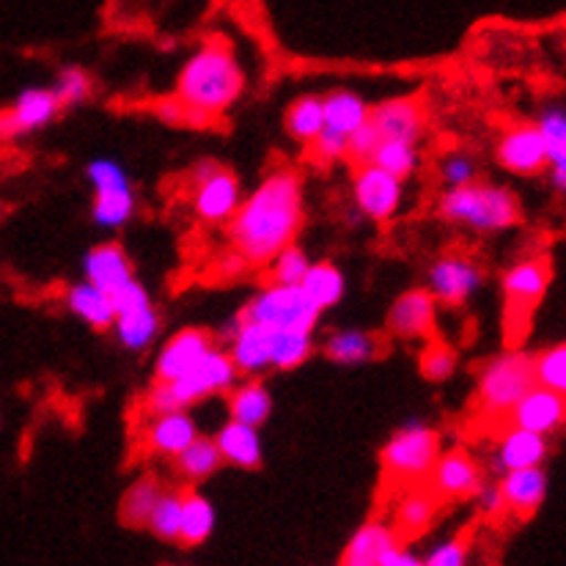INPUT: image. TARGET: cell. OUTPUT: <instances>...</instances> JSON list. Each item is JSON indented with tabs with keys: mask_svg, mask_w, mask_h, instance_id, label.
I'll return each instance as SVG.
<instances>
[{
	"mask_svg": "<svg viewBox=\"0 0 566 566\" xmlns=\"http://www.w3.org/2000/svg\"><path fill=\"white\" fill-rule=\"evenodd\" d=\"M564 394L542 388V385H531V388L520 396L517 405L509 410V416L503 418V427L531 429V432H539L545 434V438H551V434H556L558 429L564 427Z\"/></svg>",
	"mask_w": 566,
	"mask_h": 566,
	"instance_id": "obj_15",
	"label": "cell"
},
{
	"mask_svg": "<svg viewBox=\"0 0 566 566\" xmlns=\"http://www.w3.org/2000/svg\"><path fill=\"white\" fill-rule=\"evenodd\" d=\"M440 454V434L423 423L401 427L379 451L385 479L396 484H418L432 471Z\"/></svg>",
	"mask_w": 566,
	"mask_h": 566,
	"instance_id": "obj_8",
	"label": "cell"
},
{
	"mask_svg": "<svg viewBox=\"0 0 566 566\" xmlns=\"http://www.w3.org/2000/svg\"><path fill=\"white\" fill-rule=\"evenodd\" d=\"M468 553H471V542L468 536H454L449 542H440L438 547H432L427 558H421V564L427 566H462L468 562Z\"/></svg>",
	"mask_w": 566,
	"mask_h": 566,
	"instance_id": "obj_49",
	"label": "cell"
},
{
	"mask_svg": "<svg viewBox=\"0 0 566 566\" xmlns=\"http://www.w3.org/2000/svg\"><path fill=\"white\" fill-rule=\"evenodd\" d=\"M212 347V333L201 331V327H185L182 333H177V336L163 344L160 355L155 360V379L185 377Z\"/></svg>",
	"mask_w": 566,
	"mask_h": 566,
	"instance_id": "obj_19",
	"label": "cell"
},
{
	"mask_svg": "<svg viewBox=\"0 0 566 566\" xmlns=\"http://www.w3.org/2000/svg\"><path fill=\"white\" fill-rule=\"evenodd\" d=\"M399 539V534L394 531V525L382 523V520H371V523L360 525L358 531L353 534V539L347 542L342 553L344 566H377L382 553L388 547H394Z\"/></svg>",
	"mask_w": 566,
	"mask_h": 566,
	"instance_id": "obj_26",
	"label": "cell"
},
{
	"mask_svg": "<svg viewBox=\"0 0 566 566\" xmlns=\"http://www.w3.org/2000/svg\"><path fill=\"white\" fill-rule=\"evenodd\" d=\"M214 506L196 490H185L182 495V523H179V545L198 547L212 536Z\"/></svg>",
	"mask_w": 566,
	"mask_h": 566,
	"instance_id": "obj_34",
	"label": "cell"
},
{
	"mask_svg": "<svg viewBox=\"0 0 566 566\" xmlns=\"http://www.w3.org/2000/svg\"><path fill=\"white\" fill-rule=\"evenodd\" d=\"M155 113H157V118H163V122H168V124H192L190 111L177 99V96H166V99L157 102Z\"/></svg>",
	"mask_w": 566,
	"mask_h": 566,
	"instance_id": "obj_53",
	"label": "cell"
},
{
	"mask_svg": "<svg viewBox=\"0 0 566 566\" xmlns=\"http://www.w3.org/2000/svg\"><path fill=\"white\" fill-rule=\"evenodd\" d=\"M438 497L429 490H410L399 501L394 517V531L399 534L401 542L416 539L423 531H429V525L434 523V514H438Z\"/></svg>",
	"mask_w": 566,
	"mask_h": 566,
	"instance_id": "obj_33",
	"label": "cell"
},
{
	"mask_svg": "<svg viewBox=\"0 0 566 566\" xmlns=\"http://www.w3.org/2000/svg\"><path fill=\"white\" fill-rule=\"evenodd\" d=\"M322 311L311 303L300 283H270L242 308L240 319L273 327V331L314 333Z\"/></svg>",
	"mask_w": 566,
	"mask_h": 566,
	"instance_id": "obj_7",
	"label": "cell"
},
{
	"mask_svg": "<svg viewBox=\"0 0 566 566\" xmlns=\"http://www.w3.org/2000/svg\"><path fill=\"white\" fill-rule=\"evenodd\" d=\"M66 308L77 316L81 322H86L94 331L105 333L113 327L116 319V311H113L111 294L102 292L99 286H94L92 281H81L66 292Z\"/></svg>",
	"mask_w": 566,
	"mask_h": 566,
	"instance_id": "obj_28",
	"label": "cell"
},
{
	"mask_svg": "<svg viewBox=\"0 0 566 566\" xmlns=\"http://www.w3.org/2000/svg\"><path fill=\"white\" fill-rule=\"evenodd\" d=\"M534 382L566 396V344L547 347L534 358Z\"/></svg>",
	"mask_w": 566,
	"mask_h": 566,
	"instance_id": "obj_43",
	"label": "cell"
},
{
	"mask_svg": "<svg viewBox=\"0 0 566 566\" xmlns=\"http://www.w3.org/2000/svg\"><path fill=\"white\" fill-rule=\"evenodd\" d=\"M163 484L155 475H140L133 486H127L122 503H118V520L127 528H146L151 509H155L157 497H160Z\"/></svg>",
	"mask_w": 566,
	"mask_h": 566,
	"instance_id": "obj_36",
	"label": "cell"
},
{
	"mask_svg": "<svg viewBox=\"0 0 566 566\" xmlns=\"http://www.w3.org/2000/svg\"><path fill=\"white\" fill-rule=\"evenodd\" d=\"M237 379H240V371H237L229 349H220L214 344L185 377L155 379V385L144 396V410L149 416L190 410L192 405L209 399V396L226 394Z\"/></svg>",
	"mask_w": 566,
	"mask_h": 566,
	"instance_id": "obj_3",
	"label": "cell"
},
{
	"mask_svg": "<svg viewBox=\"0 0 566 566\" xmlns=\"http://www.w3.org/2000/svg\"><path fill=\"white\" fill-rule=\"evenodd\" d=\"M418 369H421V377L429 379V382H446L460 369V355L446 342H432L423 347Z\"/></svg>",
	"mask_w": 566,
	"mask_h": 566,
	"instance_id": "obj_42",
	"label": "cell"
},
{
	"mask_svg": "<svg viewBox=\"0 0 566 566\" xmlns=\"http://www.w3.org/2000/svg\"><path fill=\"white\" fill-rule=\"evenodd\" d=\"M355 207L364 218L375 223H388L396 218L405 201V182L394 174L382 171L375 163H360L353 177Z\"/></svg>",
	"mask_w": 566,
	"mask_h": 566,
	"instance_id": "obj_11",
	"label": "cell"
},
{
	"mask_svg": "<svg viewBox=\"0 0 566 566\" xmlns=\"http://www.w3.org/2000/svg\"><path fill=\"white\" fill-rule=\"evenodd\" d=\"M371 163L405 182V179H410L412 174L418 171L421 155H418V144H412V140L382 138L379 140L375 157H371Z\"/></svg>",
	"mask_w": 566,
	"mask_h": 566,
	"instance_id": "obj_41",
	"label": "cell"
},
{
	"mask_svg": "<svg viewBox=\"0 0 566 566\" xmlns=\"http://www.w3.org/2000/svg\"><path fill=\"white\" fill-rule=\"evenodd\" d=\"M229 355L237 371L245 377H259L270 371V349H273V327L245 322L237 316L229 327Z\"/></svg>",
	"mask_w": 566,
	"mask_h": 566,
	"instance_id": "obj_18",
	"label": "cell"
},
{
	"mask_svg": "<svg viewBox=\"0 0 566 566\" xmlns=\"http://www.w3.org/2000/svg\"><path fill=\"white\" fill-rule=\"evenodd\" d=\"M536 129L542 135V144L547 151V168H551L553 185L558 192L566 190V113L562 105L547 107L542 118L536 122Z\"/></svg>",
	"mask_w": 566,
	"mask_h": 566,
	"instance_id": "obj_31",
	"label": "cell"
},
{
	"mask_svg": "<svg viewBox=\"0 0 566 566\" xmlns=\"http://www.w3.org/2000/svg\"><path fill=\"white\" fill-rule=\"evenodd\" d=\"M264 268H270V283H300L308 273L311 259L303 248L292 242V245L281 248Z\"/></svg>",
	"mask_w": 566,
	"mask_h": 566,
	"instance_id": "obj_44",
	"label": "cell"
},
{
	"mask_svg": "<svg viewBox=\"0 0 566 566\" xmlns=\"http://www.w3.org/2000/svg\"><path fill=\"white\" fill-rule=\"evenodd\" d=\"M190 203L198 220L209 226H226L242 201V185L237 174L214 160H201L190 171Z\"/></svg>",
	"mask_w": 566,
	"mask_h": 566,
	"instance_id": "obj_9",
	"label": "cell"
},
{
	"mask_svg": "<svg viewBox=\"0 0 566 566\" xmlns=\"http://www.w3.org/2000/svg\"><path fill=\"white\" fill-rule=\"evenodd\" d=\"M438 327V300L429 289H407L394 300L388 311V333L405 342H421L432 338Z\"/></svg>",
	"mask_w": 566,
	"mask_h": 566,
	"instance_id": "obj_16",
	"label": "cell"
},
{
	"mask_svg": "<svg viewBox=\"0 0 566 566\" xmlns=\"http://www.w3.org/2000/svg\"><path fill=\"white\" fill-rule=\"evenodd\" d=\"M379 140H382V135H379L375 124L366 118L360 127H355L353 133L347 135V160H353L355 166H360V163H371Z\"/></svg>",
	"mask_w": 566,
	"mask_h": 566,
	"instance_id": "obj_48",
	"label": "cell"
},
{
	"mask_svg": "<svg viewBox=\"0 0 566 566\" xmlns=\"http://www.w3.org/2000/svg\"><path fill=\"white\" fill-rule=\"evenodd\" d=\"M149 418L151 421L144 432V446L149 454L174 460L185 446L198 438V427L188 410L160 412V416H149Z\"/></svg>",
	"mask_w": 566,
	"mask_h": 566,
	"instance_id": "obj_23",
	"label": "cell"
},
{
	"mask_svg": "<svg viewBox=\"0 0 566 566\" xmlns=\"http://www.w3.org/2000/svg\"><path fill=\"white\" fill-rule=\"evenodd\" d=\"M553 281V264L547 256H528L503 275V327L506 344H520L534 319L536 305Z\"/></svg>",
	"mask_w": 566,
	"mask_h": 566,
	"instance_id": "obj_6",
	"label": "cell"
},
{
	"mask_svg": "<svg viewBox=\"0 0 566 566\" xmlns=\"http://www.w3.org/2000/svg\"><path fill=\"white\" fill-rule=\"evenodd\" d=\"M245 92V75L234 50L223 39H209L185 61L177 77V96L190 111L196 127L220 118Z\"/></svg>",
	"mask_w": 566,
	"mask_h": 566,
	"instance_id": "obj_2",
	"label": "cell"
},
{
	"mask_svg": "<svg viewBox=\"0 0 566 566\" xmlns=\"http://www.w3.org/2000/svg\"><path fill=\"white\" fill-rule=\"evenodd\" d=\"M473 497H475V509H479L481 517L497 520L506 514V501H503L501 484H486V481H481L479 490L473 492Z\"/></svg>",
	"mask_w": 566,
	"mask_h": 566,
	"instance_id": "obj_51",
	"label": "cell"
},
{
	"mask_svg": "<svg viewBox=\"0 0 566 566\" xmlns=\"http://www.w3.org/2000/svg\"><path fill=\"white\" fill-rule=\"evenodd\" d=\"M369 122L375 124L382 138H399L418 144L423 135V107L412 96L385 99L377 107H369Z\"/></svg>",
	"mask_w": 566,
	"mask_h": 566,
	"instance_id": "obj_22",
	"label": "cell"
},
{
	"mask_svg": "<svg viewBox=\"0 0 566 566\" xmlns=\"http://www.w3.org/2000/svg\"><path fill=\"white\" fill-rule=\"evenodd\" d=\"M61 113L53 88H25L0 113V140H17L39 133Z\"/></svg>",
	"mask_w": 566,
	"mask_h": 566,
	"instance_id": "obj_14",
	"label": "cell"
},
{
	"mask_svg": "<svg viewBox=\"0 0 566 566\" xmlns=\"http://www.w3.org/2000/svg\"><path fill=\"white\" fill-rule=\"evenodd\" d=\"M289 138L297 140L300 146H308L325 127V113H322V96L305 94L289 105L286 118H283Z\"/></svg>",
	"mask_w": 566,
	"mask_h": 566,
	"instance_id": "obj_37",
	"label": "cell"
},
{
	"mask_svg": "<svg viewBox=\"0 0 566 566\" xmlns=\"http://www.w3.org/2000/svg\"><path fill=\"white\" fill-rule=\"evenodd\" d=\"M214 446H218L226 465H234L240 468V471H259L264 462V449H262V438H259V429L234 421V418L218 429V434H214Z\"/></svg>",
	"mask_w": 566,
	"mask_h": 566,
	"instance_id": "obj_24",
	"label": "cell"
},
{
	"mask_svg": "<svg viewBox=\"0 0 566 566\" xmlns=\"http://www.w3.org/2000/svg\"><path fill=\"white\" fill-rule=\"evenodd\" d=\"M547 454H551V443L545 434L531 432V429L520 427H503L501 438H497L495 449V471H517V468L545 465Z\"/></svg>",
	"mask_w": 566,
	"mask_h": 566,
	"instance_id": "obj_21",
	"label": "cell"
},
{
	"mask_svg": "<svg viewBox=\"0 0 566 566\" xmlns=\"http://www.w3.org/2000/svg\"><path fill=\"white\" fill-rule=\"evenodd\" d=\"M534 382V358L523 349H509L486 360L475 382V410L484 421L503 423L520 396Z\"/></svg>",
	"mask_w": 566,
	"mask_h": 566,
	"instance_id": "obj_5",
	"label": "cell"
},
{
	"mask_svg": "<svg viewBox=\"0 0 566 566\" xmlns=\"http://www.w3.org/2000/svg\"><path fill=\"white\" fill-rule=\"evenodd\" d=\"M427 481V490L438 501H465V497H473V492L479 490L484 473H481V465L473 460L471 451L451 449L446 454H438Z\"/></svg>",
	"mask_w": 566,
	"mask_h": 566,
	"instance_id": "obj_13",
	"label": "cell"
},
{
	"mask_svg": "<svg viewBox=\"0 0 566 566\" xmlns=\"http://www.w3.org/2000/svg\"><path fill=\"white\" fill-rule=\"evenodd\" d=\"M248 270H251V264H248L245 256H242V253H237L231 245H229V251H226L223 256H220L218 262H214V273H218L223 281L242 279V275H245Z\"/></svg>",
	"mask_w": 566,
	"mask_h": 566,
	"instance_id": "obj_52",
	"label": "cell"
},
{
	"mask_svg": "<svg viewBox=\"0 0 566 566\" xmlns=\"http://www.w3.org/2000/svg\"><path fill=\"white\" fill-rule=\"evenodd\" d=\"M379 353H382V342H379L375 333L358 331V327L333 333L325 342V358L342 366L369 364V360L379 358Z\"/></svg>",
	"mask_w": 566,
	"mask_h": 566,
	"instance_id": "obj_29",
	"label": "cell"
},
{
	"mask_svg": "<svg viewBox=\"0 0 566 566\" xmlns=\"http://www.w3.org/2000/svg\"><path fill=\"white\" fill-rule=\"evenodd\" d=\"M86 177L94 188V223L102 229H122L124 223H129L138 198H135L127 171L111 157H96L88 163Z\"/></svg>",
	"mask_w": 566,
	"mask_h": 566,
	"instance_id": "obj_10",
	"label": "cell"
},
{
	"mask_svg": "<svg viewBox=\"0 0 566 566\" xmlns=\"http://www.w3.org/2000/svg\"><path fill=\"white\" fill-rule=\"evenodd\" d=\"M111 300H113V311H116V316L129 314V311H138L144 308V305H151L149 292H146L144 283L138 279L127 281L122 289H116V292L111 294Z\"/></svg>",
	"mask_w": 566,
	"mask_h": 566,
	"instance_id": "obj_50",
	"label": "cell"
},
{
	"mask_svg": "<svg viewBox=\"0 0 566 566\" xmlns=\"http://www.w3.org/2000/svg\"><path fill=\"white\" fill-rule=\"evenodd\" d=\"M497 484L506 501V514H514L517 520L534 517L547 497V473L542 465L506 471Z\"/></svg>",
	"mask_w": 566,
	"mask_h": 566,
	"instance_id": "obj_20",
	"label": "cell"
},
{
	"mask_svg": "<svg viewBox=\"0 0 566 566\" xmlns=\"http://www.w3.org/2000/svg\"><path fill=\"white\" fill-rule=\"evenodd\" d=\"M497 163L517 177H536L547 171V151L536 124H514L497 140Z\"/></svg>",
	"mask_w": 566,
	"mask_h": 566,
	"instance_id": "obj_17",
	"label": "cell"
},
{
	"mask_svg": "<svg viewBox=\"0 0 566 566\" xmlns=\"http://www.w3.org/2000/svg\"><path fill=\"white\" fill-rule=\"evenodd\" d=\"M182 495L185 490L177 486H163L160 497H157L155 509H151L149 520H146V531L157 536L160 542H179V523H182Z\"/></svg>",
	"mask_w": 566,
	"mask_h": 566,
	"instance_id": "obj_39",
	"label": "cell"
},
{
	"mask_svg": "<svg viewBox=\"0 0 566 566\" xmlns=\"http://www.w3.org/2000/svg\"><path fill=\"white\" fill-rule=\"evenodd\" d=\"M303 229V179L292 168L270 171L226 223L229 245L251 268H264Z\"/></svg>",
	"mask_w": 566,
	"mask_h": 566,
	"instance_id": "obj_1",
	"label": "cell"
},
{
	"mask_svg": "<svg viewBox=\"0 0 566 566\" xmlns=\"http://www.w3.org/2000/svg\"><path fill=\"white\" fill-rule=\"evenodd\" d=\"M226 394H229V416L234 421L262 429L273 416V394L262 379L253 377L245 382H234Z\"/></svg>",
	"mask_w": 566,
	"mask_h": 566,
	"instance_id": "obj_27",
	"label": "cell"
},
{
	"mask_svg": "<svg viewBox=\"0 0 566 566\" xmlns=\"http://www.w3.org/2000/svg\"><path fill=\"white\" fill-rule=\"evenodd\" d=\"M311 355H314V333L273 331V349H270V369L273 371L297 369Z\"/></svg>",
	"mask_w": 566,
	"mask_h": 566,
	"instance_id": "obj_40",
	"label": "cell"
},
{
	"mask_svg": "<svg viewBox=\"0 0 566 566\" xmlns=\"http://www.w3.org/2000/svg\"><path fill=\"white\" fill-rule=\"evenodd\" d=\"M438 209L449 223L465 226L475 234H497L520 223L517 196L509 188L479 179L460 188H446Z\"/></svg>",
	"mask_w": 566,
	"mask_h": 566,
	"instance_id": "obj_4",
	"label": "cell"
},
{
	"mask_svg": "<svg viewBox=\"0 0 566 566\" xmlns=\"http://www.w3.org/2000/svg\"><path fill=\"white\" fill-rule=\"evenodd\" d=\"M305 149H308L311 160H314L316 166L331 168L336 166V163L347 160V135L336 133V129L331 127H322V133L316 135Z\"/></svg>",
	"mask_w": 566,
	"mask_h": 566,
	"instance_id": "obj_46",
	"label": "cell"
},
{
	"mask_svg": "<svg viewBox=\"0 0 566 566\" xmlns=\"http://www.w3.org/2000/svg\"><path fill=\"white\" fill-rule=\"evenodd\" d=\"M223 457H220L214 438H203L198 434L192 443L185 446L177 457H174V471L188 484H203L207 479H212L214 473L223 468Z\"/></svg>",
	"mask_w": 566,
	"mask_h": 566,
	"instance_id": "obj_30",
	"label": "cell"
},
{
	"mask_svg": "<svg viewBox=\"0 0 566 566\" xmlns=\"http://www.w3.org/2000/svg\"><path fill=\"white\" fill-rule=\"evenodd\" d=\"M377 566H421V556H416L405 542H396L394 547L382 553Z\"/></svg>",
	"mask_w": 566,
	"mask_h": 566,
	"instance_id": "obj_54",
	"label": "cell"
},
{
	"mask_svg": "<svg viewBox=\"0 0 566 566\" xmlns=\"http://www.w3.org/2000/svg\"><path fill=\"white\" fill-rule=\"evenodd\" d=\"M322 113H325V127L349 135L369 118V105L355 92L342 88V92L322 96Z\"/></svg>",
	"mask_w": 566,
	"mask_h": 566,
	"instance_id": "obj_38",
	"label": "cell"
},
{
	"mask_svg": "<svg viewBox=\"0 0 566 566\" xmlns=\"http://www.w3.org/2000/svg\"><path fill=\"white\" fill-rule=\"evenodd\" d=\"M83 273H86V281H92L94 286H99L107 294H113L124 283L135 279L133 262H129V256L118 242H102V245L92 248L83 259Z\"/></svg>",
	"mask_w": 566,
	"mask_h": 566,
	"instance_id": "obj_25",
	"label": "cell"
},
{
	"mask_svg": "<svg viewBox=\"0 0 566 566\" xmlns=\"http://www.w3.org/2000/svg\"><path fill=\"white\" fill-rule=\"evenodd\" d=\"M300 286H303V292L308 294L311 303L319 311L333 308L344 297V292H347L344 273L333 262H311L308 273L300 281Z\"/></svg>",
	"mask_w": 566,
	"mask_h": 566,
	"instance_id": "obj_35",
	"label": "cell"
},
{
	"mask_svg": "<svg viewBox=\"0 0 566 566\" xmlns=\"http://www.w3.org/2000/svg\"><path fill=\"white\" fill-rule=\"evenodd\" d=\"M160 327L163 319L160 314H157L155 303H151L138 311H129V314H118L116 319H113L111 331L116 333L118 344H122L124 349H129V353H144V349H149L151 344H155Z\"/></svg>",
	"mask_w": 566,
	"mask_h": 566,
	"instance_id": "obj_32",
	"label": "cell"
},
{
	"mask_svg": "<svg viewBox=\"0 0 566 566\" xmlns=\"http://www.w3.org/2000/svg\"><path fill=\"white\" fill-rule=\"evenodd\" d=\"M429 294L438 303L465 305L484 283V270L468 253H446L434 259L427 273Z\"/></svg>",
	"mask_w": 566,
	"mask_h": 566,
	"instance_id": "obj_12",
	"label": "cell"
},
{
	"mask_svg": "<svg viewBox=\"0 0 566 566\" xmlns=\"http://www.w3.org/2000/svg\"><path fill=\"white\" fill-rule=\"evenodd\" d=\"M479 179V166L468 151H451L440 160V182L446 188H460V185L475 182Z\"/></svg>",
	"mask_w": 566,
	"mask_h": 566,
	"instance_id": "obj_47",
	"label": "cell"
},
{
	"mask_svg": "<svg viewBox=\"0 0 566 566\" xmlns=\"http://www.w3.org/2000/svg\"><path fill=\"white\" fill-rule=\"evenodd\" d=\"M50 88H53L61 111H64V107L83 105L92 96V77H88V72L70 66V70L59 72V77H55V83Z\"/></svg>",
	"mask_w": 566,
	"mask_h": 566,
	"instance_id": "obj_45",
	"label": "cell"
}]
</instances>
